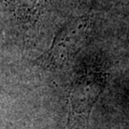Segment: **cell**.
I'll list each match as a JSON object with an SVG mask.
<instances>
[{
	"label": "cell",
	"mask_w": 129,
	"mask_h": 129,
	"mask_svg": "<svg viewBox=\"0 0 129 129\" xmlns=\"http://www.w3.org/2000/svg\"><path fill=\"white\" fill-rule=\"evenodd\" d=\"M92 19L89 14L69 19L56 33L49 50L39 58L43 64L60 66L78 53L90 32Z\"/></svg>",
	"instance_id": "1"
},
{
	"label": "cell",
	"mask_w": 129,
	"mask_h": 129,
	"mask_svg": "<svg viewBox=\"0 0 129 129\" xmlns=\"http://www.w3.org/2000/svg\"><path fill=\"white\" fill-rule=\"evenodd\" d=\"M12 12L21 14L34 8L37 4L38 0H2Z\"/></svg>",
	"instance_id": "2"
}]
</instances>
